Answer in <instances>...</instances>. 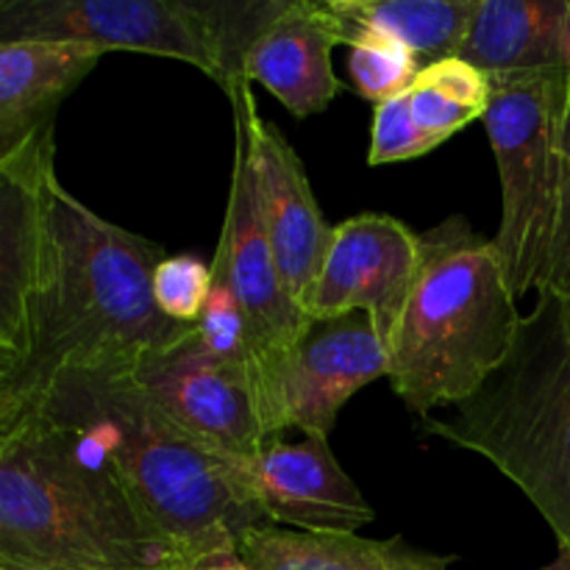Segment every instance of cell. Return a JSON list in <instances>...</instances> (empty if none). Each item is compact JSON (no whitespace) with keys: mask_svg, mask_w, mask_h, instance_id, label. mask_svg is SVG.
Segmentation results:
<instances>
[{"mask_svg":"<svg viewBox=\"0 0 570 570\" xmlns=\"http://www.w3.org/2000/svg\"><path fill=\"white\" fill-rule=\"evenodd\" d=\"M165 256L159 243L95 215L50 178L48 256L31 348L0 382L6 429L28 415L61 373L137 371L193 337L195 326L170 321L156 306L154 273Z\"/></svg>","mask_w":570,"mask_h":570,"instance_id":"1","label":"cell"},{"mask_svg":"<svg viewBox=\"0 0 570 570\" xmlns=\"http://www.w3.org/2000/svg\"><path fill=\"white\" fill-rule=\"evenodd\" d=\"M187 557L104 454L39 415L0 451V570H170Z\"/></svg>","mask_w":570,"mask_h":570,"instance_id":"2","label":"cell"},{"mask_svg":"<svg viewBox=\"0 0 570 570\" xmlns=\"http://www.w3.org/2000/svg\"><path fill=\"white\" fill-rule=\"evenodd\" d=\"M28 415L92 443L187 560L232 549L245 529L271 523L228 471L226 454L176 426L134 371L61 373Z\"/></svg>","mask_w":570,"mask_h":570,"instance_id":"3","label":"cell"},{"mask_svg":"<svg viewBox=\"0 0 570 570\" xmlns=\"http://www.w3.org/2000/svg\"><path fill=\"white\" fill-rule=\"evenodd\" d=\"M523 315L493 239L465 217L421 234V271L390 337V384L423 421L471 399L515 348Z\"/></svg>","mask_w":570,"mask_h":570,"instance_id":"4","label":"cell"},{"mask_svg":"<svg viewBox=\"0 0 570 570\" xmlns=\"http://www.w3.org/2000/svg\"><path fill=\"white\" fill-rule=\"evenodd\" d=\"M426 432L493 462L570 554V317L566 295L538 293L510 360Z\"/></svg>","mask_w":570,"mask_h":570,"instance_id":"5","label":"cell"},{"mask_svg":"<svg viewBox=\"0 0 570 570\" xmlns=\"http://www.w3.org/2000/svg\"><path fill=\"white\" fill-rule=\"evenodd\" d=\"M488 78L490 104L482 120L501 178V226L493 248L512 295L523 298L543 282L554 239L570 78L568 70Z\"/></svg>","mask_w":570,"mask_h":570,"instance_id":"6","label":"cell"},{"mask_svg":"<svg viewBox=\"0 0 570 570\" xmlns=\"http://www.w3.org/2000/svg\"><path fill=\"white\" fill-rule=\"evenodd\" d=\"M167 56L223 87L209 0H0V45Z\"/></svg>","mask_w":570,"mask_h":570,"instance_id":"7","label":"cell"},{"mask_svg":"<svg viewBox=\"0 0 570 570\" xmlns=\"http://www.w3.org/2000/svg\"><path fill=\"white\" fill-rule=\"evenodd\" d=\"M387 373L390 351L365 312L309 321L293 345L250 371L267 443L287 429L328 438L345 401Z\"/></svg>","mask_w":570,"mask_h":570,"instance_id":"8","label":"cell"},{"mask_svg":"<svg viewBox=\"0 0 570 570\" xmlns=\"http://www.w3.org/2000/svg\"><path fill=\"white\" fill-rule=\"evenodd\" d=\"M53 126L0 156V382L26 362L48 256Z\"/></svg>","mask_w":570,"mask_h":570,"instance_id":"9","label":"cell"},{"mask_svg":"<svg viewBox=\"0 0 570 570\" xmlns=\"http://www.w3.org/2000/svg\"><path fill=\"white\" fill-rule=\"evenodd\" d=\"M228 100L234 106V128L248 145L256 204L278 276L289 298L304 312L326 259L332 228L317 209L304 161L282 137V131L259 115V106L245 78L232 89Z\"/></svg>","mask_w":570,"mask_h":570,"instance_id":"10","label":"cell"},{"mask_svg":"<svg viewBox=\"0 0 570 570\" xmlns=\"http://www.w3.org/2000/svg\"><path fill=\"white\" fill-rule=\"evenodd\" d=\"M421 271V234L390 215L348 217L332 228L326 259L304 315L309 321L365 312L384 345L393 337Z\"/></svg>","mask_w":570,"mask_h":570,"instance_id":"11","label":"cell"},{"mask_svg":"<svg viewBox=\"0 0 570 570\" xmlns=\"http://www.w3.org/2000/svg\"><path fill=\"white\" fill-rule=\"evenodd\" d=\"M139 387L206 449L250 456L267 445L250 367L228 365L200 345L198 328L176 348L134 371Z\"/></svg>","mask_w":570,"mask_h":570,"instance_id":"12","label":"cell"},{"mask_svg":"<svg viewBox=\"0 0 570 570\" xmlns=\"http://www.w3.org/2000/svg\"><path fill=\"white\" fill-rule=\"evenodd\" d=\"M226 462L243 493L276 527L356 532L376 518L323 434H304L298 443L276 440L250 456L226 454Z\"/></svg>","mask_w":570,"mask_h":570,"instance_id":"13","label":"cell"},{"mask_svg":"<svg viewBox=\"0 0 570 570\" xmlns=\"http://www.w3.org/2000/svg\"><path fill=\"white\" fill-rule=\"evenodd\" d=\"M212 278L237 298L239 309L248 317L256 362L293 345L309 326V317L289 298L278 276L276 259H273L271 243L262 226L259 204H256L248 145L237 128H234L232 189H228L220 243L212 259Z\"/></svg>","mask_w":570,"mask_h":570,"instance_id":"14","label":"cell"},{"mask_svg":"<svg viewBox=\"0 0 570 570\" xmlns=\"http://www.w3.org/2000/svg\"><path fill=\"white\" fill-rule=\"evenodd\" d=\"M337 42L317 0H282L243 59L245 81H259L295 117L321 115L343 92L332 67Z\"/></svg>","mask_w":570,"mask_h":570,"instance_id":"15","label":"cell"},{"mask_svg":"<svg viewBox=\"0 0 570 570\" xmlns=\"http://www.w3.org/2000/svg\"><path fill=\"white\" fill-rule=\"evenodd\" d=\"M570 0H476L460 59L484 76L568 70Z\"/></svg>","mask_w":570,"mask_h":570,"instance_id":"16","label":"cell"},{"mask_svg":"<svg viewBox=\"0 0 570 570\" xmlns=\"http://www.w3.org/2000/svg\"><path fill=\"white\" fill-rule=\"evenodd\" d=\"M237 554L250 570H449L454 562L404 538L367 540L354 532H306L276 523L245 529Z\"/></svg>","mask_w":570,"mask_h":570,"instance_id":"17","label":"cell"},{"mask_svg":"<svg viewBox=\"0 0 570 570\" xmlns=\"http://www.w3.org/2000/svg\"><path fill=\"white\" fill-rule=\"evenodd\" d=\"M98 50L0 45V156L53 126L61 100L95 70Z\"/></svg>","mask_w":570,"mask_h":570,"instance_id":"18","label":"cell"},{"mask_svg":"<svg viewBox=\"0 0 570 570\" xmlns=\"http://www.w3.org/2000/svg\"><path fill=\"white\" fill-rule=\"evenodd\" d=\"M476 0H317L340 45L362 31L395 39L434 65L460 56Z\"/></svg>","mask_w":570,"mask_h":570,"instance_id":"19","label":"cell"},{"mask_svg":"<svg viewBox=\"0 0 570 570\" xmlns=\"http://www.w3.org/2000/svg\"><path fill=\"white\" fill-rule=\"evenodd\" d=\"M412 126L429 150L454 137L468 122L482 120L490 104V78L460 56L426 65L401 92Z\"/></svg>","mask_w":570,"mask_h":570,"instance_id":"20","label":"cell"},{"mask_svg":"<svg viewBox=\"0 0 570 570\" xmlns=\"http://www.w3.org/2000/svg\"><path fill=\"white\" fill-rule=\"evenodd\" d=\"M345 45H351L348 72L356 92L376 106L406 92L423 70L421 59L410 48L382 33L362 31Z\"/></svg>","mask_w":570,"mask_h":570,"instance_id":"21","label":"cell"},{"mask_svg":"<svg viewBox=\"0 0 570 570\" xmlns=\"http://www.w3.org/2000/svg\"><path fill=\"white\" fill-rule=\"evenodd\" d=\"M212 265L198 256H165L154 273V298L161 315L195 326L212 293Z\"/></svg>","mask_w":570,"mask_h":570,"instance_id":"22","label":"cell"},{"mask_svg":"<svg viewBox=\"0 0 570 570\" xmlns=\"http://www.w3.org/2000/svg\"><path fill=\"white\" fill-rule=\"evenodd\" d=\"M195 328H198L200 345L212 356L228 362V365L250 367L254 371L256 351L248 317L239 309L237 298L223 284H212L209 301H206V309L200 321L195 323Z\"/></svg>","mask_w":570,"mask_h":570,"instance_id":"23","label":"cell"},{"mask_svg":"<svg viewBox=\"0 0 570 570\" xmlns=\"http://www.w3.org/2000/svg\"><path fill=\"white\" fill-rule=\"evenodd\" d=\"M540 289H546V293H557V295L570 293V87H568V106H566V126H562L560 209H557L554 239H551L549 262H546V273L538 293Z\"/></svg>","mask_w":570,"mask_h":570,"instance_id":"24","label":"cell"},{"mask_svg":"<svg viewBox=\"0 0 570 570\" xmlns=\"http://www.w3.org/2000/svg\"><path fill=\"white\" fill-rule=\"evenodd\" d=\"M538 570H570V554H568V551H560V557H557L551 566L538 568Z\"/></svg>","mask_w":570,"mask_h":570,"instance_id":"25","label":"cell"},{"mask_svg":"<svg viewBox=\"0 0 570 570\" xmlns=\"http://www.w3.org/2000/svg\"><path fill=\"white\" fill-rule=\"evenodd\" d=\"M6 434H9V429H6L3 417H0V451H3V443H6Z\"/></svg>","mask_w":570,"mask_h":570,"instance_id":"26","label":"cell"},{"mask_svg":"<svg viewBox=\"0 0 570 570\" xmlns=\"http://www.w3.org/2000/svg\"><path fill=\"white\" fill-rule=\"evenodd\" d=\"M568 76H570V33H568Z\"/></svg>","mask_w":570,"mask_h":570,"instance_id":"27","label":"cell"},{"mask_svg":"<svg viewBox=\"0 0 570 570\" xmlns=\"http://www.w3.org/2000/svg\"><path fill=\"white\" fill-rule=\"evenodd\" d=\"M566 304H568V317H570V293L566 295Z\"/></svg>","mask_w":570,"mask_h":570,"instance_id":"28","label":"cell"}]
</instances>
